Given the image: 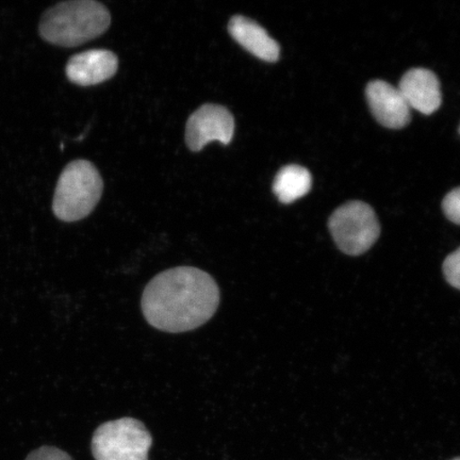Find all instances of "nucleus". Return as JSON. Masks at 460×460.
Listing matches in <instances>:
<instances>
[{
  "label": "nucleus",
  "instance_id": "f257e3e1",
  "mask_svg": "<svg viewBox=\"0 0 460 460\" xmlns=\"http://www.w3.org/2000/svg\"><path fill=\"white\" fill-rule=\"evenodd\" d=\"M220 304V289L211 276L193 267L159 273L142 296L144 318L155 329L185 332L208 322Z\"/></svg>",
  "mask_w": 460,
  "mask_h": 460
},
{
  "label": "nucleus",
  "instance_id": "f03ea898",
  "mask_svg": "<svg viewBox=\"0 0 460 460\" xmlns=\"http://www.w3.org/2000/svg\"><path fill=\"white\" fill-rule=\"evenodd\" d=\"M111 22V13L101 3L73 0L46 11L39 31L45 41L63 48H75L102 36Z\"/></svg>",
  "mask_w": 460,
  "mask_h": 460
},
{
  "label": "nucleus",
  "instance_id": "7ed1b4c3",
  "mask_svg": "<svg viewBox=\"0 0 460 460\" xmlns=\"http://www.w3.org/2000/svg\"><path fill=\"white\" fill-rule=\"evenodd\" d=\"M102 180L95 166L85 160L73 161L58 181L53 210L59 220L76 222L94 210L102 194Z\"/></svg>",
  "mask_w": 460,
  "mask_h": 460
},
{
  "label": "nucleus",
  "instance_id": "20e7f679",
  "mask_svg": "<svg viewBox=\"0 0 460 460\" xmlns=\"http://www.w3.org/2000/svg\"><path fill=\"white\" fill-rule=\"evenodd\" d=\"M153 437L134 418L113 420L101 425L92 438L95 460H148Z\"/></svg>",
  "mask_w": 460,
  "mask_h": 460
},
{
  "label": "nucleus",
  "instance_id": "39448f33",
  "mask_svg": "<svg viewBox=\"0 0 460 460\" xmlns=\"http://www.w3.org/2000/svg\"><path fill=\"white\" fill-rule=\"evenodd\" d=\"M329 227L339 249L350 256L370 250L381 234L376 212L362 201L339 207L330 218Z\"/></svg>",
  "mask_w": 460,
  "mask_h": 460
},
{
  "label": "nucleus",
  "instance_id": "423d86ee",
  "mask_svg": "<svg viewBox=\"0 0 460 460\" xmlns=\"http://www.w3.org/2000/svg\"><path fill=\"white\" fill-rule=\"evenodd\" d=\"M234 134V119L228 109L220 105L201 106L188 119L186 141L192 152H199L211 141L229 144Z\"/></svg>",
  "mask_w": 460,
  "mask_h": 460
},
{
  "label": "nucleus",
  "instance_id": "0eeeda50",
  "mask_svg": "<svg viewBox=\"0 0 460 460\" xmlns=\"http://www.w3.org/2000/svg\"><path fill=\"white\" fill-rule=\"evenodd\" d=\"M366 96L374 117L385 128L400 129L411 122V109L395 86L376 80L367 84Z\"/></svg>",
  "mask_w": 460,
  "mask_h": 460
},
{
  "label": "nucleus",
  "instance_id": "6e6552de",
  "mask_svg": "<svg viewBox=\"0 0 460 460\" xmlns=\"http://www.w3.org/2000/svg\"><path fill=\"white\" fill-rule=\"evenodd\" d=\"M118 67V57L112 51L91 49L73 56L67 62L66 72L73 84L89 86L112 78Z\"/></svg>",
  "mask_w": 460,
  "mask_h": 460
},
{
  "label": "nucleus",
  "instance_id": "1a4fd4ad",
  "mask_svg": "<svg viewBox=\"0 0 460 460\" xmlns=\"http://www.w3.org/2000/svg\"><path fill=\"white\" fill-rule=\"evenodd\" d=\"M411 109L429 115L438 111L441 102L440 83L436 75L425 68H412L402 77L398 88Z\"/></svg>",
  "mask_w": 460,
  "mask_h": 460
},
{
  "label": "nucleus",
  "instance_id": "9d476101",
  "mask_svg": "<svg viewBox=\"0 0 460 460\" xmlns=\"http://www.w3.org/2000/svg\"><path fill=\"white\" fill-rule=\"evenodd\" d=\"M228 31L235 42L259 59L266 62L279 59V43L256 22L243 15H235L229 22Z\"/></svg>",
  "mask_w": 460,
  "mask_h": 460
},
{
  "label": "nucleus",
  "instance_id": "9b49d317",
  "mask_svg": "<svg viewBox=\"0 0 460 460\" xmlns=\"http://www.w3.org/2000/svg\"><path fill=\"white\" fill-rule=\"evenodd\" d=\"M313 185V177L307 169L301 165L291 164L284 166L278 172L273 183L276 197L284 204L302 199Z\"/></svg>",
  "mask_w": 460,
  "mask_h": 460
},
{
  "label": "nucleus",
  "instance_id": "f8f14e48",
  "mask_svg": "<svg viewBox=\"0 0 460 460\" xmlns=\"http://www.w3.org/2000/svg\"><path fill=\"white\" fill-rule=\"evenodd\" d=\"M444 273L447 283L460 290V247L447 257Z\"/></svg>",
  "mask_w": 460,
  "mask_h": 460
},
{
  "label": "nucleus",
  "instance_id": "ddd939ff",
  "mask_svg": "<svg viewBox=\"0 0 460 460\" xmlns=\"http://www.w3.org/2000/svg\"><path fill=\"white\" fill-rule=\"evenodd\" d=\"M442 209L448 220L460 226V187L447 195L442 201Z\"/></svg>",
  "mask_w": 460,
  "mask_h": 460
},
{
  "label": "nucleus",
  "instance_id": "4468645a",
  "mask_svg": "<svg viewBox=\"0 0 460 460\" xmlns=\"http://www.w3.org/2000/svg\"><path fill=\"white\" fill-rule=\"evenodd\" d=\"M26 460H73L65 451L55 447L45 446L29 454Z\"/></svg>",
  "mask_w": 460,
  "mask_h": 460
},
{
  "label": "nucleus",
  "instance_id": "2eb2a0df",
  "mask_svg": "<svg viewBox=\"0 0 460 460\" xmlns=\"http://www.w3.org/2000/svg\"><path fill=\"white\" fill-rule=\"evenodd\" d=\"M453 460H460V457H459V458L453 459Z\"/></svg>",
  "mask_w": 460,
  "mask_h": 460
},
{
  "label": "nucleus",
  "instance_id": "dca6fc26",
  "mask_svg": "<svg viewBox=\"0 0 460 460\" xmlns=\"http://www.w3.org/2000/svg\"><path fill=\"white\" fill-rule=\"evenodd\" d=\"M459 134H460V126H459Z\"/></svg>",
  "mask_w": 460,
  "mask_h": 460
}]
</instances>
